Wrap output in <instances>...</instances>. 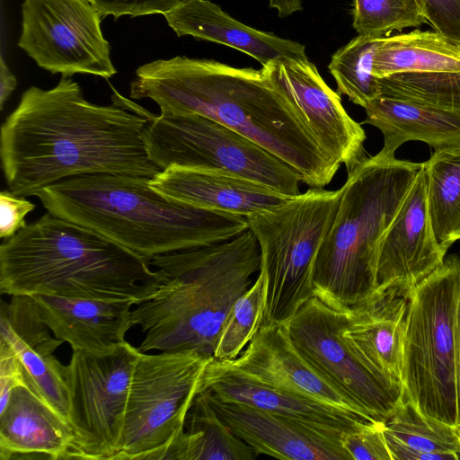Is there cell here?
I'll return each mask as SVG.
<instances>
[{
	"instance_id": "obj_32",
	"label": "cell",
	"mask_w": 460,
	"mask_h": 460,
	"mask_svg": "<svg viewBox=\"0 0 460 460\" xmlns=\"http://www.w3.org/2000/svg\"><path fill=\"white\" fill-rule=\"evenodd\" d=\"M266 279L259 271L252 286L234 305L219 333L213 358L235 359L262 325L265 314Z\"/></svg>"
},
{
	"instance_id": "obj_39",
	"label": "cell",
	"mask_w": 460,
	"mask_h": 460,
	"mask_svg": "<svg viewBox=\"0 0 460 460\" xmlns=\"http://www.w3.org/2000/svg\"><path fill=\"white\" fill-rule=\"evenodd\" d=\"M17 79L9 69L4 58H0V110L3 111L5 102L15 90Z\"/></svg>"
},
{
	"instance_id": "obj_11",
	"label": "cell",
	"mask_w": 460,
	"mask_h": 460,
	"mask_svg": "<svg viewBox=\"0 0 460 460\" xmlns=\"http://www.w3.org/2000/svg\"><path fill=\"white\" fill-rule=\"evenodd\" d=\"M346 311L313 296L286 323L308 365L360 416L386 422L403 399L400 381L376 367L346 340Z\"/></svg>"
},
{
	"instance_id": "obj_18",
	"label": "cell",
	"mask_w": 460,
	"mask_h": 460,
	"mask_svg": "<svg viewBox=\"0 0 460 460\" xmlns=\"http://www.w3.org/2000/svg\"><path fill=\"white\" fill-rule=\"evenodd\" d=\"M203 390L221 400L247 404L337 434L344 435L374 421L355 412L270 385L214 358L204 370Z\"/></svg>"
},
{
	"instance_id": "obj_20",
	"label": "cell",
	"mask_w": 460,
	"mask_h": 460,
	"mask_svg": "<svg viewBox=\"0 0 460 460\" xmlns=\"http://www.w3.org/2000/svg\"><path fill=\"white\" fill-rule=\"evenodd\" d=\"M169 199L245 217L279 207L292 197L228 172L170 166L150 180Z\"/></svg>"
},
{
	"instance_id": "obj_23",
	"label": "cell",
	"mask_w": 460,
	"mask_h": 460,
	"mask_svg": "<svg viewBox=\"0 0 460 460\" xmlns=\"http://www.w3.org/2000/svg\"><path fill=\"white\" fill-rule=\"evenodd\" d=\"M409 294L395 288L376 290L346 311L343 330L364 358L400 382Z\"/></svg>"
},
{
	"instance_id": "obj_21",
	"label": "cell",
	"mask_w": 460,
	"mask_h": 460,
	"mask_svg": "<svg viewBox=\"0 0 460 460\" xmlns=\"http://www.w3.org/2000/svg\"><path fill=\"white\" fill-rule=\"evenodd\" d=\"M75 435L68 420L26 385L0 411V458L69 459Z\"/></svg>"
},
{
	"instance_id": "obj_36",
	"label": "cell",
	"mask_w": 460,
	"mask_h": 460,
	"mask_svg": "<svg viewBox=\"0 0 460 460\" xmlns=\"http://www.w3.org/2000/svg\"><path fill=\"white\" fill-rule=\"evenodd\" d=\"M429 24L460 46V0H421Z\"/></svg>"
},
{
	"instance_id": "obj_10",
	"label": "cell",
	"mask_w": 460,
	"mask_h": 460,
	"mask_svg": "<svg viewBox=\"0 0 460 460\" xmlns=\"http://www.w3.org/2000/svg\"><path fill=\"white\" fill-rule=\"evenodd\" d=\"M150 160L170 166L217 170L261 182L288 197L299 195V174L245 136L208 118L161 112L143 130Z\"/></svg>"
},
{
	"instance_id": "obj_4",
	"label": "cell",
	"mask_w": 460,
	"mask_h": 460,
	"mask_svg": "<svg viewBox=\"0 0 460 460\" xmlns=\"http://www.w3.org/2000/svg\"><path fill=\"white\" fill-rule=\"evenodd\" d=\"M150 261L49 212L0 246V292L128 300L136 305L163 283Z\"/></svg>"
},
{
	"instance_id": "obj_8",
	"label": "cell",
	"mask_w": 460,
	"mask_h": 460,
	"mask_svg": "<svg viewBox=\"0 0 460 460\" xmlns=\"http://www.w3.org/2000/svg\"><path fill=\"white\" fill-rule=\"evenodd\" d=\"M340 200L341 189L310 187L279 207L246 217L260 246V270L266 279L263 323H287L314 296L315 258Z\"/></svg>"
},
{
	"instance_id": "obj_17",
	"label": "cell",
	"mask_w": 460,
	"mask_h": 460,
	"mask_svg": "<svg viewBox=\"0 0 460 460\" xmlns=\"http://www.w3.org/2000/svg\"><path fill=\"white\" fill-rule=\"evenodd\" d=\"M203 391L232 431L258 456L292 460H351L342 445V434L322 430L247 404L221 400Z\"/></svg>"
},
{
	"instance_id": "obj_2",
	"label": "cell",
	"mask_w": 460,
	"mask_h": 460,
	"mask_svg": "<svg viewBox=\"0 0 460 460\" xmlns=\"http://www.w3.org/2000/svg\"><path fill=\"white\" fill-rule=\"evenodd\" d=\"M135 74L131 98L150 99L161 112L198 114L221 123L287 163L309 187L328 185L341 165L262 68L176 56L146 63Z\"/></svg>"
},
{
	"instance_id": "obj_25",
	"label": "cell",
	"mask_w": 460,
	"mask_h": 460,
	"mask_svg": "<svg viewBox=\"0 0 460 460\" xmlns=\"http://www.w3.org/2000/svg\"><path fill=\"white\" fill-rule=\"evenodd\" d=\"M363 123L384 137L382 152L394 155L407 141H421L436 149L460 142V117L398 98L380 95L365 107Z\"/></svg>"
},
{
	"instance_id": "obj_13",
	"label": "cell",
	"mask_w": 460,
	"mask_h": 460,
	"mask_svg": "<svg viewBox=\"0 0 460 460\" xmlns=\"http://www.w3.org/2000/svg\"><path fill=\"white\" fill-rule=\"evenodd\" d=\"M102 17L87 0H24L17 45L52 74L108 79L117 69L102 31Z\"/></svg>"
},
{
	"instance_id": "obj_16",
	"label": "cell",
	"mask_w": 460,
	"mask_h": 460,
	"mask_svg": "<svg viewBox=\"0 0 460 460\" xmlns=\"http://www.w3.org/2000/svg\"><path fill=\"white\" fill-rule=\"evenodd\" d=\"M34 296H11L1 301L0 345L17 357L26 386L67 420L66 366L54 352L62 341L52 337Z\"/></svg>"
},
{
	"instance_id": "obj_22",
	"label": "cell",
	"mask_w": 460,
	"mask_h": 460,
	"mask_svg": "<svg viewBox=\"0 0 460 460\" xmlns=\"http://www.w3.org/2000/svg\"><path fill=\"white\" fill-rule=\"evenodd\" d=\"M164 16L179 37L191 36L231 47L262 66L282 58L307 59L305 45L247 26L209 0H183Z\"/></svg>"
},
{
	"instance_id": "obj_5",
	"label": "cell",
	"mask_w": 460,
	"mask_h": 460,
	"mask_svg": "<svg viewBox=\"0 0 460 460\" xmlns=\"http://www.w3.org/2000/svg\"><path fill=\"white\" fill-rule=\"evenodd\" d=\"M164 280L132 309L145 338L142 352L197 351L213 358L222 327L261 269V251L247 229L226 242L158 255L150 260Z\"/></svg>"
},
{
	"instance_id": "obj_31",
	"label": "cell",
	"mask_w": 460,
	"mask_h": 460,
	"mask_svg": "<svg viewBox=\"0 0 460 460\" xmlns=\"http://www.w3.org/2000/svg\"><path fill=\"white\" fill-rule=\"evenodd\" d=\"M378 80L383 96L416 102L460 117V73H397Z\"/></svg>"
},
{
	"instance_id": "obj_1",
	"label": "cell",
	"mask_w": 460,
	"mask_h": 460,
	"mask_svg": "<svg viewBox=\"0 0 460 460\" xmlns=\"http://www.w3.org/2000/svg\"><path fill=\"white\" fill-rule=\"evenodd\" d=\"M146 115L115 102H88L72 76L61 75L47 90L31 86L1 127L0 155L9 190L34 196L84 174L154 178L161 170L146 149Z\"/></svg>"
},
{
	"instance_id": "obj_42",
	"label": "cell",
	"mask_w": 460,
	"mask_h": 460,
	"mask_svg": "<svg viewBox=\"0 0 460 460\" xmlns=\"http://www.w3.org/2000/svg\"><path fill=\"white\" fill-rule=\"evenodd\" d=\"M457 427H458V429H459V432H460V425H459V426H457Z\"/></svg>"
},
{
	"instance_id": "obj_27",
	"label": "cell",
	"mask_w": 460,
	"mask_h": 460,
	"mask_svg": "<svg viewBox=\"0 0 460 460\" xmlns=\"http://www.w3.org/2000/svg\"><path fill=\"white\" fill-rule=\"evenodd\" d=\"M412 72L460 73V46L434 30L383 37L375 54L374 75Z\"/></svg>"
},
{
	"instance_id": "obj_12",
	"label": "cell",
	"mask_w": 460,
	"mask_h": 460,
	"mask_svg": "<svg viewBox=\"0 0 460 460\" xmlns=\"http://www.w3.org/2000/svg\"><path fill=\"white\" fill-rule=\"evenodd\" d=\"M141 353L126 341L103 349H73L65 371L67 420L75 435L69 459L115 460Z\"/></svg>"
},
{
	"instance_id": "obj_33",
	"label": "cell",
	"mask_w": 460,
	"mask_h": 460,
	"mask_svg": "<svg viewBox=\"0 0 460 460\" xmlns=\"http://www.w3.org/2000/svg\"><path fill=\"white\" fill-rule=\"evenodd\" d=\"M352 16L358 34L371 37L429 24L421 0H353Z\"/></svg>"
},
{
	"instance_id": "obj_19",
	"label": "cell",
	"mask_w": 460,
	"mask_h": 460,
	"mask_svg": "<svg viewBox=\"0 0 460 460\" xmlns=\"http://www.w3.org/2000/svg\"><path fill=\"white\" fill-rule=\"evenodd\" d=\"M224 362L270 385L355 412L298 353L286 323H263L243 352L235 359Z\"/></svg>"
},
{
	"instance_id": "obj_40",
	"label": "cell",
	"mask_w": 460,
	"mask_h": 460,
	"mask_svg": "<svg viewBox=\"0 0 460 460\" xmlns=\"http://www.w3.org/2000/svg\"><path fill=\"white\" fill-rule=\"evenodd\" d=\"M456 386V404L457 420L456 426L460 425V305L456 320V359H455Z\"/></svg>"
},
{
	"instance_id": "obj_14",
	"label": "cell",
	"mask_w": 460,
	"mask_h": 460,
	"mask_svg": "<svg viewBox=\"0 0 460 460\" xmlns=\"http://www.w3.org/2000/svg\"><path fill=\"white\" fill-rule=\"evenodd\" d=\"M261 68L333 160L349 172L367 157L364 128L348 114L340 94L330 88L308 58H282Z\"/></svg>"
},
{
	"instance_id": "obj_41",
	"label": "cell",
	"mask_w": 460,
	"mask_h": 460,
	"mask_svg": "<svg viewBox=\"0 0 460 460\" xmlns=\"http://www.w3.org/2000/svg\"><path fill=\"white\" fill-rule=\"evenodd\" d=\"M270 7L278 12L281 18L302 10V0H268Z\"/></svg>"
},
{
	"instance_id": "obj_30",
	"label": "cell",
	"mask_w": 460,
	"mask_h": 460,
	"mask_svg": "<svg viewBox=\"0 0 460 460\" xmlns=\"http://www.w3.org/2000/svg\"><path fill=\"white\" fill-rule=\"evenodd\" d=\"M382 38L358 35L332 55L328 66L336 81L338 93L348 96L363 108L381 95L373 65Z\"/></svg>"
},
{
	"instance_id": "obj_15",
	"label": "cell",
	"mask_w": 460,
	"mask_h": 460,
	"mask_svg": "<svg viewBox=\"0 0 460 460\" xmlns=\"http://www.w3.org/2000/svg\"><path fill=\"white\" fill-rule=\"evenodd\" d=\"M447 251L433 231L422 165L380 240L376 290L395 288L410 293L443 264Z\"/></svg>"
},
{
	"instance_id": "obj_38",
	"label": "cell",
	"mask_w": 460,
	"mask_h": 460,
	"mask_svg": "<svg viewBox=\"0 0 460 460\" xmlns=\"http://www.w3.org/2000/svg\"><path fill=\"white\" fill-rule=\"evenodd\" d=\"M26 385L21 364L15 354L0 345V411L7 404L13 389Z\"/></svg>"
},
{
	"instance_id": "obj_35",
	"label": "cell",
	"mask_w": 460,
	"mask_h": 460,
	"mask_svg": "<svg viewBox=\"0 0 460 460\" xmlns=\"http://www.w3.org/2000/svg\"><path fill=\"white\" fill-rule=\"evenodd\" d=\"M94 5L102 16L114 18L128 15L131 17L164 14L183 0H87Z\"/></svg>"
},
{
	"instance_id": "obj_9",
	"label": "cell",
	"mask_w": 460,
	"mask_h": 460,
	"mask_svg": "<svg viewBox=\"0 0 460 460\" xmlns=\"http://www.w3.org/2000/svg\"><path fill=\"white\" fill-rule=\"evenodd\" d=\"M211 358L193 350L140 354L115 460L169 459Z\"/></svg>"
},
{
	"instance_id": "obj_29",
	"label": "cell",
	"mask_w": 460,
	"mask_h": 460,
	"mask_svg": "<svg viewBox=\"0 0 460 460\" xmlns=\"http://www.w3.org/2000/svg\"><path fill=\"white\" fill-rule=\"evenodd\" d=\"M257 456L218 415L207 393L200 391L186 415L182 460H252Z\"/></svg>"
},
{
	"instance_id": "obj_34",
	"label": "cell",
	"mask_w": 460,
	"mask_h": 460,
	"mask_svg": "<svg viewBox=\"0 0 460 460\" xmlns=\"http://www.w3.org/2000/svg\"><path fill=\"white\" fill-rule=\"evenodd\" d=\"M385 422L372 421L348 432L342 445L351 460H392L385 437Z\"/></svg>"
},
{
	"instance_id": "obj_26",
	"label": "cell",
	"mask_w": 460,
	"mask_h": 460,
	"mask_svg": "<svg viewBox=\"0 0 460 460\" xmlns=\"http://www.w3.org/2000/svg\"><path fill=\"white\" fill-rule=\"evenodd\" d=\"M385 437L392 460L460 458L458 427L421 412L404 399L385 422Z\"/></svg>"
},
{
	"instance_id": "obj_37",
	"label": "cell",
	"mask_w": 460,
	"mask_h": 460,
	"mask_svg": "<svg viewBox=\"0 0 460 460\" xmlns=\"http://www.w3.org/2000/svg\"><path fill=\"white\" fill-rule=\"evenodd\" d=\"M35 204L17 196L11 190L0 193V237L8 239L26 226L25 217L35 208Z\"/></svg>"
},
{
	"instance_id": "obj_3",
	"label": "cell",
	"mask_w": 460,
	"mask_h": 460,
	"mask_svg": "<svg viewBox=\"0 0 460 460\" xmlns=\"http://www.w3.org/2000/svg\"><path fill=\"white\" fill-rule=\"evenodd\" d=\"M150 178L94 173L38 190L48 212L89 228L149 261L230 240L248 228L243 216L172 200Z\"/></svg>"
},
{
	"instance_id": "obj_28",
	"label": "cell",
	"mask_w": 460,
	"mask_h": 460,
	"mask_svg": "<svg viewBox=\"0 0 460 460\" xmlns=\"http://www.w3.org/2000/svg\"><path fill=\"white\" fill-rule=\"evenodd\" d=\"M423 168L433 231L448 250L460 240V142L436 149Z\"/></svg>"
},
{
	"instance_id": "obj_6",
	"label": "cell",
	"mask_w": 460,
	"mask_h": 460,
	"mask_svg": "<svg viewBox=\"0 0 460 460\" xmlns=\"http://www.w3.org/2000/svg\"><path fill=\"white\" fill-rule=\"evenodd\" d=\"M422 165L380 151L348 172L334 221L315 258V296L347 311L376 291L380 240Z\"/></svg>"
},
{
	"instance_id": "obj_24",
	"label": "cell",
	"mask_w": 460,
	"mask_h": 460,
	"mask_svg": "<svg viewBox=\"0 0 460 460\" xmlns=\"http://www.w3.org/2000/svg\"><path fill=\"white\" fill-rule=\"evenodd\" d=\"M41 318L53 335L72 349L96 350L125 341L134 326L128 300L35 296Z\"/></svg>"
},
{
	"instance_id": "obj_7",
	"label": "cell",
	"mask_w": 460,
	"mask_h": 460,
	"mask_svg": "<svg viewBox=\"0 0 460 460\" xmlns=\"http://www.w3.org/2000/svg\"><path fill=\"white\" fill-rule=\"evenodd\" d=\"M459 305L460 258L454 254L409 294L401 379L404 400L456 426Z\"/></svg>"
}]
</instances>
